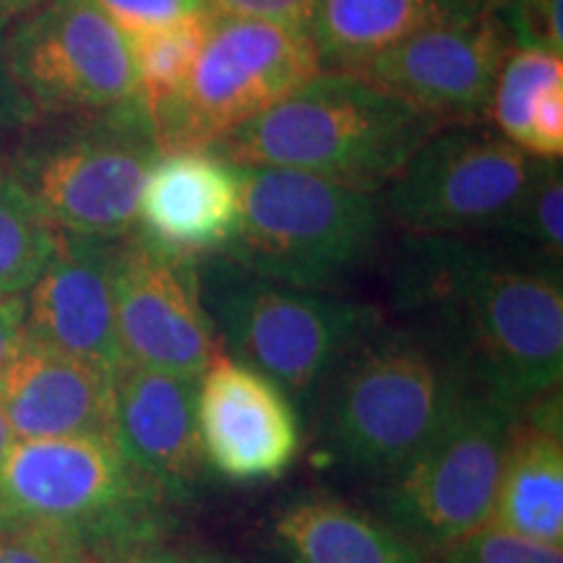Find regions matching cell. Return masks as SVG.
<instances>
[{
	"instance_id": "15",
	"label": "cell",
	"mask_w": 563,
	"mask_h": 563,
	"mask_svg": "<svg viewBox=\"0 0 563 563\" xmlns=\"http://www.w3.org/2000/svg\"><path fill=\"white\" fill-rule=\"evenodd\" d=\"M118 249L121 241L58 232L51 262L24 292V336L112 378L125 368L115 323Z\"/></svg>"
},
{
	"instance_id": "26",
	"label": "cell",
	"mask_w": 563,
	"mask_h": 563,
	"mask_svg": "<svg viewBox=\"0 0 563 563\" xmlns=\"http://www.w3.org/2000/svg\"><path fill=\"white\" fill-rule=\"evenodd\" d=\"M439 563H563V548L530 543L485 525L441 551Z\"/></svg>"
},
{
	"instance_id": "17",
	"label": "cell",
	"mask_w": 563,
	"mask_h": 563,
	"mask_svg": "<svg viewBox=\"0 0 563 563\" xmlns=\"http://www.w3.org/2000/svg\"><path fill=\"white\" fill-rule=\"evenodd\" d=\"M243 186L211 152H162L146 175L133 235L154 251L199 264L222 256L241 222Z\"/></svg>"
},
{
	"instance_id": "10",
	"label": "cell",
	"mask_w": 563,
	"mask_h": 563,
	"mask_svg": "<svg viewBox=\"0 0 563 563\" xmlns=\"http://www.w3.org/2000/svg\"><path fill=\"white\" fill-rule=\"evenodd\" d=\"M3 55L37 118L95 115L144 100L131 40L95 0H45L5 30Z\"/></svg>"
},
{
	"instance_id": "20",
	"label": "cell",
	"mask_w": 563,
	"mask_h": 563,
	"mask_svg": "<svg viewBox=\"0 0 563 563\" xmlns=\"http://www.w3.org/2000/svg\"><path fill=\"white\" fill-rule=\"evenodd\" d=\"M269 543L277 563H431L376 514L302 493L274 514Z\"/></svg>"
},
{
	"instance_id": "3",
	"label": "cell",
	"mask_w": 563,
	"mask_h": 563,
	"mask_svg": "<svg viewBox=\"0 0 563 563\" xmlns=\"http://www.w3.org/2000/svg\"><path fill=\"white\" fill-rule=\"evenodd\" d=\"M443 123L350 70H321L211 150L238 167H279L382 194Z\"/></svg>"
},
{
	"instance_id": "9",
	"label": "cell",
	"mask_w": 563,
	"mask_h": 563,
	"mask_svg": "<svg viewBox=\"0 0 563 563\" xmlns=\"http://www.w3.org/2000/svg\"><path fill=\"white\" fill-rule=\"evenodd\" d=\"M517 410L470 391L452 420L376 490V517L439 555L488 525Z\"/></svg>"
},
{
	"instance_id": "5",
	"label": "cell",
	"mask_w": 563,
	"mask_h": 563,
	"mask_svg": "<svg viewBox=\"0 0 563 563\" xmlns=\"http://www.w3.org/2000/svg\"><path fill=\"white\" fill-rule=\"evenodd\" d=\"M159 154L150 108L136 100L95 115L37 118L3 167L53 230L123 241L136 232L141 191Z\"/></svg>"
},
{
	"instance_id": "24",
	"label": "cell",
	"mask_w": 563,
	"mask_h": 563,
	"mask_svg": "<svg viewBox=\"0 0 563 563\" xmlns=\"http://www.w3.org/2000/svg\"><path fill=\"white\" fill-rule=\"evenodd\" d=\"M563 81V55L540 51V47H511L496 87H493L485 123L525 150L530 136L534 104L545 89Z\"/></svg>"
},
{
	"instance_id": "11",
	"label": "cell",
	"mask_w": 563,
	"mask_h": 563,
	"mask_svg": "<svg viewBox=\"0 0 563 563\" xmlns=\"http://www.w3.org/2000/svg\"><path fill=\"white\" fill-rule=\"evenodd\" d=\"M530 157L488 123L441 125L382 191L410 235H485L525 191Z\"/></svg>"
},
{
	"instance_id": "18",
	"label": "cell",
	"mask_w": 563,
	"mask_h": 563,
	"mask_svg": "<svg viewBox=\"0 0 563 563\" xmlns=\"http://www.w3.org/2000/svg\"><path fill=\"white\" fill-rule=\"evenodd\" d=\"M115 378L21 336L0 368V412L13 439L110 435Z\"/></svg>"
},
{
	"instance_id": "12",
	"label": "cell",
	"mask_w": 563,
	"mask_h": 563,
	"mask_svg": "<svg viewBox=\"0 0 563 563\" xmlns=\"http://www.w3.org/2000/svg\"><path fill=\"white\" fill-rule=\"evenodd\" d=\"M115 323L125 365L201 376L220 352L199 264L154 251L136 235L118 249Z\"/></svg>"
},
{
	"instance_id": "6",
	"label": "cell",
	"mask_w": 563,
	"mask_h": 563,
	"mask_svg": "<svg viewBox=\"0 0 563 563\" xmlns=\"http://www.w3.org/2000/svg\"><path fill=\"white\" fill-rule=\"evenodd\" d=\"M170 506L110 435L16 439L0 464V532L79 534L97 561L162 538Z\"/></svg>"
},
{
	"instance_id": "32",
	"label": "cell",
	"mask_w": 563,
	"mask_h": 563,
	"mask_svg": "<svg viewBox=\"0 0 563 563\" xmlns=\"http://www.w3.org/2000/svg\"><path fill=\"white\" fill-rule=\"evenodd\" d=\"M97 563H238L230 555L217 551H203V548L170 545L167 540L152 538L133 543L121 551L108 553Z\"/></svg>"
},
{
	"instance_id": "13",
	"label": "cell",
	"mask_w": 563,
	"mask_h": 563,
	"mask_svg": "<svg viewBox=\"0 0 563 563\" xmlns=\"http://www.w3.org/2000/svg\"><path fill=\"white\" fill-rule=\"evenodd\" d=\"M514 42L498 13L435 26L378 53L352 74L443 125L485 123L493 87Z\"/></svg>"
},
{
	"instance_id": "19",
	"label": "cell",
	"mask_w": 563,
	"mask_h": 563,
	"mask_svg": "<svg viewBox=\"0 0 563 563\" xmlns=\"http://www.w3.org/2000/svg\"><path fill=\"white\" fill-rule=\"evenodd\" d=\"M488 525L530 543L563 548L561 391L519 410Z\"/></svg>"
},
{
	"instance_id": "37",
	"label": "cell",
	"mask_w": 563,
	"mask_h": 563,
	"mask_svg": "<svg viewBox=\"0 0 563 563\" xmlns=\"http://www.w3.org/2000/svg\"><path fill=\"white\" fill-rule=\"evenodd\" d=\"M509 3H511V0H483V5H485V9L493 11V13L504 11L506 5H509Z\"/></svg>"
},
{
	"instance_id": "29",
	"label": "cell",
	"mask_w": 563,
	"mask_h": 563,
	"mask_svg": "<svg viewBox=\"0 0 563 563\" xmlns=\"http://www.w3.org/2000/svg\"><path fill=\"white\" fill-rule=\"evenodd\" d=\"M129 40L173 24L188 13L203 11L201 0H95Z\"/></svg>"
},
{
	"instance_id": "30",
	"label": "cell",
	"mask_w": 563,
	"mask_h": 563,
	"mask_svg": "<svg viewBox=\"0 0 563 563\" xmlns=\"http://www.w3.org/2000/svg\"><path fill=\"white\" fill-rule=\"evenodd\" d=\"M203 11L217 19H245L308 32L316 0H201Z\"/></svg>"
},
{
	"instance_id": "22",
	"label": "cell",
	"mask_w": 563,
	"mask_h": 563,
	"mask_svg": "<svg viewBox=\"0 0 563 563\" xmlns=\"http://www.w3.org/2000/svg\"><path fill=\"white\" fill-rule=\"evenodd\" d=\"M485 243L514 258L561 272L563 258V165L534 159V170L511 209L485 232Z\"/></svg>"
},
{
	"instance_id": "2",
	"label": "cell",
	"mask_w": 563,
	"mask_h": 563,
	"mask_svg": "<svg viewBox=\"0 0 563 563\" xmlns=\"http://www.w3.org/2000/svg\"><path fill=\"white\" fill-rule=\"evenodd\" d=\"M477 391L460 352L428 321H382L321 394V441L336 462L384 481Z\"/></svg>"
},
{
	"instance_id": "36",
	"label": "cell",
	"mask_w": 563,
	"mask_h": 563,
	"mask_svg": "<svg viewBox=\"0 0 563 563\" xmlns=\"http://www.w3.org/2000/svg\"><path fill=\"white\" fill-rule=\"evenodd\" d=\"M13 441H16V439H13V433H11L9 422H5L3 412H0V464H3V456L9 454V449H11V443H13Z\"/></svg>"
},
{
	"instance_id": "23",
	"label": "cell",
	"mask_w": 563,
	"mask_h": 563,
	"mask_svg": "<svg viewBox=\"0 0 563 563\" xmlns=\"http://www.w3.org/2000/svg\"><path fill=\"white\" fill-rule=\"evenodd\" d=\"M58 230L47 224L30 194L0 167V295H24L55 251Z\"/></svg>"
},
{
	"instance_id": "35",
	"label": "cell",
	"mask_w": 563,
	"mask_h": 563,
	"mask_svg": "<svg viewBox=\"0 0 563 563\" xmlns=\"http://www.w3.org/2000/svg\"><path fill=\"white\" fill-rule=\"evenodd\" d=\"M45 3V0H0V21H11V19H21L24 13H30L37 9V5Z\"/></svg>"
},
{
	"instance_id": "7",
	"label": "cell",
	"mask_w": 563,
	"mask_h": 563,
	"mask_svg": "<svg viewBox=\"0 0 563 563\" xmlns=\"http://www.w3.org/2000/svg\"><path fill=\"white\" fill-rule=\"evenodd\" d=\"M238 173L241 222L222 253L230 262L285 285L340 292L376 258L386 228L382 194L279 167Z\"/></svg>"
},
{
	"instance_id": "33",
	"label": "cell",
	"mask_w": 563,
	"mask_h": 563,
	"mask_svg": "<svg viewBox=\"0 0 563 563\" xmlns=\"http://www.w3.org/2000/svg\"><path fill=\"white\" fill-rule=\"evenodd\" d=\"M3 37H5V24L0 21V144L13 141L16 144L21 133L37 121L32 104L24 100L16 81L11 79L9 63L3 55Z\"/></svg>"
},
{
	"instance_id": "8",
	"label": "cell",
	"mask_w": 563,
	"mask_h": 563,
	"mask_svg": "<svg viewBox=\"0 0 563 563\" xmlns=\"http://www.w3.org/2000/svg\"><path fill=\"white\" fill-rule=\"evenodd\" d=\"M321 70L308 32L211 16L191 76L150 110L159 152H211Z\"/></svg>"
},
{
	"instance_id": "14",
	"label": "cell",
	"mask_w": 563,
	"mask_h": 563,
	"mask_svg": "<svg viewBox=\"0 0 563 563\" xmlns=\"http://www.w3.org/2000/svg\"><path fill=\"white\" fill-rule=\"evenodd\" d=\"M196 420L203 464L222 481H279L300 452V418L277 384L217 352L199 376Z\"/></svg>"
},
{
	"instance_id": "21",
	"label": "cell",
	"mask_w": 563,
	"mask_h": 563,
	"mask_svg": "<svg viewBox=\"0 0 563 563\" xmlns=\"http://www.w3.org/2000/svg\"><path fill=\"white\" fill-rule=\"evenodd\" d=\"M485 11L483 0H316L308 34L323 70L352 74L415 34Z\"/></svg>"
},
{
	"instance_id": "28",
	"label": "cell",
	"mask_w": 563,
	"mask_h": 563,
	"mask_svg": "<svg viewBox=\"0 0 563 563\" xmlns=\"http://www.w3.org/2000/svg\"><path fill=\"white\" fill-rule=\"evenodd\" d=\"M514 47L563 55V0H511L498 11Z\"/></svg>"
},
{
	"instance_id": "4",
	"label": "cell",
	"mask_w": 563,
	"mask_h": 563,
	"mask_svg": "<svg viewBox=\"0 0 563 563\" xmlns=\"http://www.w3.org/2000/svg\"><path fill=\"white\" fill-rule=\"evenodd\" d=\"M199 282L224 355L262 373L298 405L321 399L344 357L384 321L371 302L285 285L228 256L199 262Z\"/></svg>"
},
{
	"instance_id": "31",
	"label": "cell",
	"mask_w": 563,
	"mask_h": 563,
	"mask_svg": "<svg viewBox=\"0 0 563 563\" xmlns=\"http://www.w3.org/2000/svg\"><path fill=\"white\" fill-rule=\"evenodd\" d=\"M525 152L534 159H561L563 154V81L543 91L534 104Z\"/></svg>"
},
{
	"instance_id": "27",
	"label": "cell",
	"mask_w": 563,
	"mask_h": 563,
	"mask_svg": "<svg viewBox=\"0 0 563 563\" xmlns=\"http://www.w3.org/2000/svg\"><path fill=\"white\" fill-rule=\"evenodd\" d=\"M0 563H97V553L79 534L16 530L0 532Z\"/></svg>"
},
{
	"instance_id": "1",
	"label": "cell",
	"mask_w": 563,
	"mask_h": 563,
	"mask_svg": "<svg viewBox=\"0 0 563 563\" xmlns=\"http://www.w3.org/2000/svg\"><path fill=\"white\" fill-rule=\"evenodd\" d=\"M391 302L454 344L485 397L519 412L559 391L561 272L514 258L483 238L407 232L391 266Z\"/></svg>"
},
{
	"instance_id": "25",
	"label": "cell",
	"mask_w": 563,
	"mask_h": 563,
	"mask_svg": "<svg viewBox=\"0 0 563 563\" xmlns=\"http://www.w3.org/2000/svg\"><path fill=\"white\" fill-rule=\"evenodd\" d=\"M209 24V13L196 11L162 26V30L131 40L141 97H144L146 108H157L186 84L199 60L203 42H207Z\"/></svg>"
},
{
	"instance_id": "34",
	"label": "cell",
	"mask_w": 563,
	"mask_h": 563,
	"mask_svg": "<svg viewBox=\"0 0 563 563\" xmlns=\"http://www.w3.org/2000/svg\"><path fill=\"white\" fill-rule=\"evenodd\" d=\"M24 336V295H0V368Z\"/></svg>"
},
{
	"instance_id": "16",
	"label": "cell",
	"mask_w": 563,
	"mask_h": 563,
	"mask_svg": "<svg viewBox=\"0 0 563 563\" xmlns=\"http://www.w3.org/2000/svg\"><path fill=\"white\" fill-rule=\"evenodd\" d=\"M199 376L125 365L112 382L110 439L125 462L173 506L199 488L203 454L196 420Z\"/></svg>"
}]
</instances>
